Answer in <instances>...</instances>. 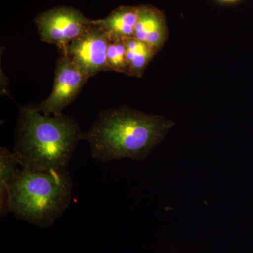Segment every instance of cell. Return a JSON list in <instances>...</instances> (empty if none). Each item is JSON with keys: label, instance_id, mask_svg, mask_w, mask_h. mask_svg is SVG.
<instances>
[{"label": "cell", "instance_id": "1", "mask_svg": "<svg viewBox=\"0 0 253 253\" xmlns=\"http://www.w3.org/2000/svg\"><path fill=\"white\" fill-rule=\"evenodd\" d=\"M174 123L157 115L119 106L104 110L83 133L92 157L106 163L122 158L141 161L159 144Z\"/></svg>", "mask_w": 253, "mask_h": 253}, {"label": "cell", "instance_id": "2", "mask_svg": "<svg viewBox=\"0 0 253 253\" xmlns=\"http://www.w3.org/2000/svg\"><path fill=\"white\" fill-rule=\"evenodd\" d=\"M83 131L73 118L45 116L33 104L21 106L13 153L21 169L66 172Z\"/></svg>", "mask_w": 253, "mask_h": 253}, {"label": "cell", "instance_id": "3", "mask_svg": "<svg viewBox=\"0 0 253 253\" xmlns=\"http://www.w3.org/2000/svg\"><path fill=\"white\" fill-rule=\"evenodd\" d=\"M72 189L68 171L31 172L18 169L10 186V212L33 225L51 226L69 206Z\"/></svg>", "mask_w": 253, "mask_h": 253}, {"label": "cell", "instance_id": "4", "mask_svg": "<svg viewBox=\"0 0 253 253\" xmlns=\"http://www.w3.org/2000/svg\"><path fill=\"white\" fill-rule=\"evenodd\" d=\"M35 22L41 41L57 46L62 54L71 42L92 26L93 20L76 8L63 6L43 11Z\"/></svg>", "mask_w": 253, "mask_h": 253}, {"label": "cell", "instance_id": "5", "mask_svg": "<svg viewBox=\"0 0 253 253\" xmlns=\"http://www.w3.org/2000/svg\"><path fill=\"white\" fill-rule=\"evenodd\" d=\"M88 80L72 60L61 55L56 62L52 91L45 100L33 106L45 116H61L63 109L78 97Z\"/></svg>", "mask_w": 253, "mask_h": 253}, {"label": "cell", "instance_id": "6", "mask_svg": "<svg viewBox=\"0 0 253 253\" xmlns=\"http://www.w3.org/2000/svg\"><path fill=\"white\" fill-rule=\"evenodd\" d=\"M110 39L107 33L94 24L68 44L61 55L70 58L88 78L101 71H110L106 53Z\"/></svg>", "mask_w": 253, "mask_h": 253}, {"label": "cell", "instance_id": "7", "mask_svg": "<svg viewBox=\"0 0 253 253\" xmlns=\"http://www.w3.org/2000/svg\"><path fill=\"white\" fill-rule=\"evenodd\" d=\"M168 28L166 15L151 5L139 6V17L134 38L158 52L167 41Z\"/></svg>", "mask_w": 253, "mask_h": 253}, {"label": "cell", "instance_id": "8", "mask_svg": "<svg viewBox=\"0 0 253 253\" xmlns=\"http://www.w3.org/2000/svg\"><path fill=\"white\" fill-rule=\"evenodd\" d=\"M138 17L139 6H121L94 23L107 33L110 40H123L134 37Z\"/></svg>", "mask_w": 253, "mask_h": 253}, {"label": "cell", "instance_id": "9", "mask_svg": "<svg viewBox=\"0 0 253 253\" xmlns=\"http://www.w3.org/2000/svg\"><path fill=\"white\" fill-rule=\"evenodd\" d=\"M123 42L126 46L127 63L126 75L136 78L142 77L145 69L157 52L134 37L125 38Z\"/></svg>", "mask_w": 253, "mask_h": 253}, {"label": "cell", "instance_id": "10", "mask_svg": "<svg viewBox=\"0 0 253 253\" xmlns=\"http://www.w3.org/2000/svg\"><path fill=\"white\" fill-rule=\"evenodd\" d=\"M18 162L13 151L6 147L0 148V215L10 212L9 189L17 172Z\"/></svg>", "mask_w": 253, "mask_h": 253}, {"label": "cell", "instance_id": "11", "mask_svg": "<svg viewBox=\"0 0 253 253\" xmlns=\"http://www.w3.org/2000/svg\"><path fill=\"white\" fill-rule=\"evenodd\" d=\"M106 61L110 71L127 73L126 46L123 39L110 40Z\"/></svg>", "mask_w": 253, "mask_h": 253}, {"label": "cell", "instance_id": "12", "mask_svg": "<svg viewBox=\"0 0 253 253\" xmlns=\"http://www.w3.org/2000/svg\"><path fill=\"white\" fill-rule=\"evenodd\" d=\"M217 1L221 3V4H234L239 3L241 0H217Z\"/></svg>", "mask_w": 253, "mask_h": 253}]
</instances>
